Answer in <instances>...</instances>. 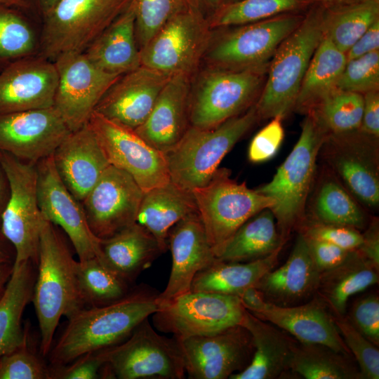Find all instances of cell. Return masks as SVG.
I'll use <instances>...</instances> for the list:
<instances>
[{
    "label": "cell",
    "instance_id": "obj_1",
    "mask_svg": "<svg viewBox=\"0 0 379 379\" xmlns=\"http://www.w3.org/2000/svg\"><path fill=\"white\" fill-rule=\"evenodd\" d=\"M159 294L155 288L141 284L114 302L75 311L67 317L65 327L52 345L47 356L50 365H65L123 342L158 310Z\"/></svg>",
    "mask_w": 379,
    "mask_h": 379
},
{
    "label": "cell",
    "instance_id": "obj_2",
    "mask_svg": "<svg viewBox=\"0 0 379 379\" xmlns=\"http://www.w3.org/2000/svg\"><path fill=\"white\" fill-rule=\"evenodd\" d=\"M70 244L60 227L45 220L32 300L40 330L39 351L44 357L49 354L61 317L84 307L77 285V260Z\"/></svg>",
    "mask_w": 379,
    "mask_h": 379
},
{
    "label": "cell",
    "instance_id": "obj_3",
    "mask_svg": "<svg viewBox=\"0 0 379 379\" xmlns=\"http://www.w3.org/2000/svg\"><path fill=\"white\" fill-rule=\"evenodd\" d=\"M328 135L310 114L293 149L277 168L272 179L255 190L271 198L270 208L276 219L282 241L304 222L306 203L321 145Z\"/></svg>",
    "mask_w": 379,
    "mask_h": 379
},
{
    "label": "cell",
    "instance_id": "obj_4",
    "mask_svg": "<svg viewBox=\"0 0 379 379\" xmlns=\"http://www.w3.org/2000/svg\"><path fill=\"white\" fill-rule=\"evenodd\" d=\"M324 37L321 7L312 9L279 46L255 105L259 118L285 117L294 109L312 57Z\"/></svg>",
    "mask_w": 379,
    "mask_h": 379
},
{
    "label": "cell",
    "instance_id": "obj_5",
    "mask_svg": "<svg viewBox=\"0 0 379 379\" xmlns=\"http://www.w3.org/2000/svg\"><path fill=\"white\" fill-rule=\"evenodd\" d=\"M259 119L253 104L219 126H190L182 138L164 153L171 181L193 190L206 185L225 156Z\"/></svg>",
    "mask_w": 379,
    "mask_h": 379
},
{
    "label": "cell",
    "instance_id": "obj_6",
    "mask_svg": "<svg viewBox=\"0 0 379 379\" xmlns=\"http://www.w3.org/2000/svg\"><path fill=\"white\" fill-rule=\"evenodd\" d=\"M102 378L182 379L186 373L179 340L160 335L143 320L123 342L98 351Z\"/></svg>",
    "mask_w": 379,
    "mask_h": 379
},
{
    "label": "cell",
    "instance_id": "obj_7",
    "mask_svg": "<svg viewBox=\"0 0 379 379\" xmlns=\"http://www.w3.org/2000/svg\"><path fill=\"white\" fill-rule=\"evenodd\" d=\"M131 0H58L47 13L39 34L38 55L55 61L84 53Z\"/></svg>",
    "mask_w": 379,
    "mask_h": 379
},
{
    "label": "cell",
    "instance_id": "obj_8",
    "mask_svg": "<svg viewBox=\"0 0 379 379\" xmlns=\"http://www.w3.org/2000/svg\"><path fill=\"white\" fill-rule=\"evenodd\" d=\"M262 69L205 67L192 79L190 126L211 128L245 112L262 85Z\"/></svg>",
    "mask_w": 379,
    "mask_h": 379
},
{
    "label": "cell",
    "instance_id": "obj_9",
    "mask_svg": "<svg viewBox=\"0 0 379 379\" xmlns=\"http://www.w3.org/2000/svg\"><path fill=\"white\" fill-rule=\"evenodd\" d=\"M192 192L215 255L244 222L274 204L245 182L232 179L226 168H218L206 185Z\"/></svg>",
    "mask_w": 379,
    "mask_h": 379
},
{
    "label": "cell",
    "instance_id": "obj_10",
    "mask_svg": "<svg viewBox=\"0 0 379 379\" xmlns=\"http://www.w3.org/2000/svg\"><path fill=\"white\" fill-rule=\"evenodd\" d=\"M212 36L208 16L188 4L168 20L140 50L141 65L193 77Z\"/></svg>",
    "mask_w": 379,
    "mask_h": 379
},
{
    "label": "cell",
    "instance_id": "obj_11",
    "mask_svg": "<svg viewBox=\"0 0 379 379\" xmlns=\"http://www.w3.org/2000/svg\"><path fill=\"white\" fill-rule=\"evenodd\" d=\"M0 163L9 179L11 194L1 218V229L15 251L13 265L37 263L39 239L45 220L37 196L36 164L0 151Z\"/></svg>",
    "mask_w": 379,
    "mask_h": 379
},
{
    "label": "cell",
    "instance_id": "obj_12",
    "mask_svg": "<svg viewBox=\"0 0 379 379\" xmlns=\"http://www.w3.org/2000/svg\"><path fill=\"white\" fill-rule=\"evenodd\" d=\"M245 312L237 295L190 291L159 305L152 316L158 331L181 340L241 325Z\"/></svg>",
    "mask_w": 379,
    "mask_h": 379
},
{
    "label": "cell",
    "instance_id": "obj_13",
    "mask_svg": "<svg viewBox=\"0 0 379 379\" xmlns=\"http://www.w3.org/2000/svg\"><path fill=\"white\" fill-rule=\"evenodd\" d=\"M303 18L298 15L281 14L240 25L218 39L211 36L202 61L206 67L211 68L262 69Z\"/></svg>",
    "mask_w": 379,
    "mask_h": 379
},
{
    "label": "cell",
    "instance_id": "obj_14",
    "mask_svg": "<svg viewBox=\"0 0 379 379\" xmlns=\"http://www.w3.org/2000/svg\"><path fill=\"white\" fill-rule=\"evenodd\" d=\"M88 124L111 166L129 174L144 192L171 181L163 152L134 129L94 111Z\"/></svg>",
    "mask_w": 379,
    "mask_h": 379
},
{
    "label": "cell",
    "instance_id": "obj_15",
    "mask_svg": "<svg viewBox=\"0 0 379 379\" xmlns=\"http://www.w3.org/2000/svg\"><path fill=\"white\" fill-rule=\"evenodd\" d=\"M378 140L359 130L330 134L319 152L335 177L369 209L379 205Z\"/></svg>",
    "mask_w": 379,
    "mask_h": 379
},
{
    "label": "cell",
    "instance_id": "obj_16",
    "mask_svg": "<svg viewBox=\"0 0 379 379\" xmlns=\"http://www.w3.org/2000/svg\"><path fill=\"white\" fill-rule=\"evenodd\" d=\"M53 62L58 84L53 107L74 131L88 122L100 100L121 75L102 70L84 53L64 54Z\"/></svg>",
    "mask_w": 379,
    "mask_h": 379
},
{
    "label": "cell",
    "instance_id": "obj_17",
    "mask_svg": "<svg viewBox=\"0 0 379 379\" xmlns=\"http://www.w3.org/2000/svg\"><path fill=\"white\" fill-rule=\"evenodd\" d=\"M179 342L185 373L191 379L230 378L248 366L254 352L252 337L241 325Z\"/></svg>",
    "mask_w": 379,
    "mask_h": 379
},
{
    "label": "cell",
    "instance_id": "obj_18",
    "mask_svg": "<svg viewBox=\"0 0 379 379\" xmlns=\"http://www.w3.org/2000/svg\"><path fill=\"white\" fill-rule=\"evenodd\" d=\"M36 168L38 202L44 220L63 231L78 260L100 258V239L91 232L81 203L62 181L52 155L38 161Z\"/></svg>",
    "mask_w": 379,
    "mask_h": 379
},
{
    "label": "cell",
    "instance_id": "obj_19",
    "mask_svg": "<svg viewBox=\"0 0 379 379\" xmlns=\"http://www.w3.org/2000/svg\"><path fill=\"white\" fill-rule=\"evenodd\" d=\"M143 195L129 174L109 165L81 202L91 232L106 239L136 222Z\"/></svg>",
    "mask_w": 379,
    "mask_h": 379
},
{
    "label": "cell",
    "instance_id": "obj_20",
    "mask_svg": "<svg viewBox=\"0 0 379 379\" xmlns=\"http://www.w3.org/2000/svg\"><path fill=\"white\" fill-rule=\"evenodd\" d=\"M70 132L53 107L0 114V151L36 164L51 156Z\"/></svg>",
    "mask_w": 379,
    "mask_h": 379
},
{
    "label": "cell",
    "instance_id": "obj_21",
    "mask_svg": "<svg viewBox=\"0 0 379 379\" xmlns=\"http://www.w3.org/2000/svg\"><path fill=\"white\" fill-rule=\"evenodd\" d=\"M172 76L140 65L121 75L103 95L95 111L135 129L146 120Z\"/></svg>",
    "mask_w": 379,
    "mask_h": 379
},
{
    "label": "cell",
    "instance_id": "obj_22",
    "mask_svg": "<svg viewBox=\"0 0 379 379\" xmlns=\"http://www.w3.org/2000/svg\"><path fill=\"white\" fill-rule=\"evenodd\" d=\"M168 249L171 253V269L166 286L159 294V305L190 292L196 274L217 259L198 212L171 228Z\"/></svg>",
    "mask_w": 379,
    "mask_h": 379
},
{
    "label": "cell",
    "instance_id": "obj_23",
    "mask_svg": "<svg viewBox=\"0 0 379 379\" xmlns=\"http://www.w3.org/2000/svg\"><path fill=\"white\" fill-rule=\"evenodd\" d=\"M58 72L38 55L18 60L0 72V114L53 105Z\"/></svg>",
    "mask_w": 379,
    "mask_h": 379
},
{
    "label": "cell",
    "instance_id": "obj_24",
    "mask_svg": "<svg viewBox=\"0 0 379 379\" xmlns=\"http://www.w3.org/2000/svg\"><path fill=\"white\" fill-rule=\"evenodd\" d=\"M52 157L62 181L80 202L110 165L88 122L71 131Z\"/></svg>",
    "mask_w": 379,
    "mask_h": 379
},
{
    "label": "cell",
    "instance_id": "obj_25",
    "mask_svg": "<svg viewBox=\"0 0 379 379\" xmlns=\"http://www.w3.org/2000/svg\"><path fill=\"white\" fill-rule=\"evenodd\" d=\"M192 79L182 74L173 75L146 120L134 129L147 143L163 153L173 147L190 126Z\"/></svg>",
    "mask_w": 379,
    "mask_h": 379
},
{
    "label": "cell",
    "instance_id": "obj_26",
    "mask_svg": "<svg viewBox=\"0 0 379 379\" xmlns=\"http://www.w3.org/2000/svg\"><path fill=\"white\" fill-rule=\"evenodd\" d=\"M325 307L317 300L291 306L267 301L260 310L251 314L283 329L300 343L323 345L347 357L350 352Z\"/></svg>",
    "mask_w": 379,
    "mask_h": 379
},
{
    "label": "cell",
    "instance_id": "obj_27",
    "mask_svg": "<svg viewBox=\"0 0 379 379\" xmlns=\"http://www.w3.org/2000/svg\"><path fill=\"white\" fill-rule=\"evenodd\" d=\"M320 272L311 256L305 236L300 232L287 260L267 272L255 286L266 300L291 306L317 291Z\"/></svg>",
    "mask_w": 379,
    "mask_h": 379
},
{
    "label": "cell",
    "instance_id": "obj_28",
    "mask_svg": "<svg viewBox=\"0 0 379 379\" xmlns=\"http://www.w3.org/2000/svg\"><path fill=\"white\" fill-rule=\"evenodd\" d=\"M102 70L122 75L141 65L133 0L84 52Z\"/></svg>",
    "mask_w": 379,
    "mask_h": 379
},
{
    "label": "cell",
    "instance_id": "obj_29",
    "mask_svg": "<svg viewBox=\"0 0 379 379\" xmlns=\"http://www.w3.org/2000/svg\"><path fill=\"white\" fill-rule=\"evenodd\" d=\"M100 251L99 258L132 286L139 274L164 253L155 237L137 222L100 239Z\"/></svg>",
    "mask_w": 379,
    "mask_h": 379
},
{
    "label": "cell",
    "instance_id": "obj_30",
    "mask_svg": "<svg viewBox=\"0 0 379 379\" xmlns=\"http://www.w3.org/2000/svg\"><path fill=\"white\" fill-rule=\"evenodd\" d=\"M241 326L250 333L254 352L248 366L230 379H273L289 370L295 342L275 326L263 321L247 310Z\"/></svg>",
    "mask_w": 379,
    "mask_h": 379
},
{
    "label": "cell",
    "instance_id": "obj_31",
    "mask_svg": "<svg viewBox=\"0 0 379 379\" xmlns=\"http://www.w3.org/2000/svg\"><path fill=\"white\" fill-rule=\"evenodd\" d=\"M197 212L192 192L170 181L144 192L136 222L155 237L165 253L171 228Z\"/></svg>",
    "mask_w": 379,
    "mask_h": 379
},
{
    "label": "cell",
    "instance_id": "obj_32",
    "mask_svg": "<svg viewBox=\"0 0 379 379\" xmlns=\"http://www.w3.org/2000/svg\"><path fill=\"white\" fill-rule=\"evenodd\" d=\"M36 275V263L32 260L13 265L0 299V357L20 345L29 334L22 319L32 300Z\"/></svg>",
    "mask_w": 379,
    "mask_h": 379
},
{
    "label": "cell",
    "instance_id": "obj_33",
    "mask_svg": "<svg viewBox=\"0 0 379 379\" xmlns=\"http://www.w3.org/2000/svg\"><path fill=\"white\" fill-rule=\"evenodd\" d=\"M378 270L352 251L340 265L320 273L317 291L334 315H344L349 298L378 283Z\"/></svg>",
    "mask_w": 379,
    "mask_h": 379
},
{
    "label": "cell",
    "instance_id": "obj_34",
    "mask_svg": "<svg viewBox=\"0 0 379 379\" xmlns=\"http://www.w3.org/2000/svg\"><path fill=\"white\" fill-rule=\"evenodd\" d=\"M282 246L262 258L248 262H223L218 259L194 277L190 291L238 295L255 286L276 265Z\"/></svg>",
    "mask_w": 379,
    "mask_h": 379
},
{
    "label": "cell",
    "instance_id": "obj_35",
    "mask_svg": "<svg viewBox=\"0 0 379 379\" xmlns=\"http://www.w3.org/2000/svg\"><path fill=\"white\" fill-rule=\"evenodd\" d=\"M284 244L274 215L266 208L244 222L215 257L223 262H248L266 257Z\"/></svg>",
    "mask_w": 379,
    "mask_h": 379
},
{
    "label": "cell",
    "instance_id": "obj_36",
    "mask_svg": "<svg viewBox=\"0 0 379 379\" xmlns=\"http://www.w3.org/2000/svg\"><path fill=\"white\" fill-rule=\"evenodd\" d=\"M347 63L346 53L324 36L317 47L302 81L294 109L310 113L336 89Z\"/></svg>",
    "mask_w": 379,
    "mask_h": 379
},
{
    "label": "cell",
    "instance_id": "obj_37",
    "mask_svg": "<svg viewBox=\"0 0 379 379\" xmlns=\"http://www.w3.org/2000/svg\"><path fill=\"white\" fill-rule=\"evenodd\" d=\"M321 7L324 36L345 53L379 19V0H351Z\"/></svg>",
    "mask_w": 379,
    "mask_h": 379
},
{
    "label": "cell",
    "instance_id": "obj_38",
    "mask_svg": "<svg viewBox=\"0 0 379 379\" xmlns=\"http://www.w3.org/2000/svg\"><path fill=\"white\" fill-rule=\"evenodd\" d=\"M312 221L361 229L366 216L359 202L331 172L324 173L311 206Z\"/></svg>",
    "mask_w": 379,
    "mask_h": 379
},
{
    "label": "cell",
    "instance_id": "obj_39",
    "mask_svg": "<svg viewBox=\"0 0 379 379\" xmlns=\"http://www.w3.org/2000/svg\"><path fill=\"white\" fill-rule=\"evenodd\" d=\"M345 357L323 345L295 343L289 369L306 379H362Z\"/></svg>",
    "mask_w": 379,
    "mask_h": 379
},
{
    "label": "cell",
    "instance_id": "obj_40",
    "mask_svg": "<svg viewBox=\"0 0 379 379\" xmlns=\"http://www.w3.org/2000/svg\"><path fill=\"white\" fill-rule=\"evenodd\" d=\"M76 274L84 307L114 302L124 297L133 286L98 257L77 260Z\"/></svg>",
    "mask_w": 379,
    "mask_h": 379
},
{
    "label": "cell",
    "instance_id": "obj_41",
    "mask_svg": "<svg viewBox=\"0 0 379 379\" xmlns=\"http://www.w3.org/2000/svg\"><path fill=\"white\" fill-rule=\"evenodd\" d=\"M309 4L307 0H238L221 4L208 20L211 29L243 25L298 10Z\"/></svg>",
    "mask_w": 379,
    "mask_h": 379
},
{
    "label": "cell",
    "instance_id": "obj_42",
    "mask_svg": "<svg viewBox=\"0 0 379 379\" xmlns=\"http://www.w3.org/2000/svg\"><path fill=\"white\" fill-rule=\"evenodd\" d=\"M363 105V94L336 88L308 114L328 135L343 134L359 130Z\"/></svg>",
    "mask_w": 379,
    "mask_h": 379
},
{
    "label": "cell",
    "instance_id": "obj_43",
    "mask_svg": "<svg viewBox=\"0 0 379 379\" xmlns=\"http://www.w3.org/2000/svg\"><path fill=\"white\" fill-rule=\"evenodd\" d=\"M39 35L9 6L0 4V72L13 62L38 54Z\"/></svg>",
    "mask_w": 379,
    "mask_h": 379
},
{
    "label": "cell",
    "instance_id": "obj_44",
    "mask_svg": "<svg viewBox=\"0 0 379 379\" xmlns=\"http://www.w3.org/2000/svg\"><path fill=\"white\" fill-rule=\"evenodd\" d=\"M133 3L140 50L168 20L190 4L188 0H133Z\"/></svg>",
    "mask_w": 379,
    "mask_h": 379
},
{
    "label": "cell",
    "instance_id": "obj_45",
    "mask_svg": "<svg viewBox=\"0 0 379 379\" xmlns=\"http://www.w3.org/2000/svg\"><path fill=\"white\" fill-rule=\"evenodd\" d=\"M29 342L28 334L20 345L0 357V379H51L50 366Z\"/></svg>",
    "mask_w": 379,
    "mask_h": 379
},
{
    "label": "cell",
    "instance_id": "obj_46",
    "mask_svg": "<svg viewBox=\"0 0 379 379\" xmlns=\"http://www.w3.org/2000/svg\"><path fill=\"white\" fill-rule=\"evenodd\" d=\"M345 345L356 359L363 378H379V350L344 315L331 314Z\"/></svg>",
    "mask_w": 379,
    "mask_h": 379
},
{
    "label": "cell",
    "instance_id": "obj_47",
    "mask_svg": "<svg viewBox=\"0 0 379 379\" xmlns=\"http://www.w3.org/2000/svg\"><path fill=\"white\" fill-rule=\"evenodd\" d=\"M379 51L347 60L337 81V89L364 94L378 91Z\"/></svg>",
    "mask_w": 379,
    "mask_h": 379
},
{
    "label": "cell",
    "instance_id": "obj_48",
    "mask_svg": "<svg viewBox=\"0 0 379 379\" xmlns=\"http://www.w3.org/2000/svg\"><path fill=\"white\" fill-rule=\"evenodd\" d=\"M305 237L325 241L348 251L357 250L362 242V234L356 228L308 220L301 225Z\"/></svg>",
    "mask_w": 379,
    "mask_h": 379
},
{
    "label": "cell",
    "instance_id": "obj_49",
    "mask_svg": "<svg viewBox=\"0 0 379 379\" xmlns=\"http://www.w3.org/2000/svg\"><path fill=\"white\" fill-rule=\"evenodd\" d=\"M281 117H274L253 138L248 149V158L253 163L267 161L274 157L284 140Z\"/></svg>",
    "mask_w": 379,
    "mask_h": 379
},
{
    "label": "cell",
    "instance_id": "obj_50",
    "mask_svg": "<svg viewBox=\"0 0 379 379\" xmlns=\"http://www.w3.org/2000/svg\"><path fill=\"white\" fill-rule=\"evenodd\" d=\"M352 324L377 347L379 345V298L369 295L353 305L350 318Z\"/></svg>",
    "mask_w": 379,
    "mask_h": 379
},
{
    "label": "cell",
    "instance_id": "obj_51",
    "mask_svg": "<svg viewBox=\"0 0 379 379\" xmlns=\"http://www.w3.org/2000/svg\"><path fill=\"white\" fill-rule=\"evenodd\" d=\"M103 361L98 352L84 354L62 366H51V379L102 378Z\"/></svg>",
    "mask_w": 379,
    "mask_h": 379
},
{
    "label": "cell",
    "instance_id": "obj_52",
    "mask_svg": "<svg viewBox=\"0 0 379 379\" xmlns=\"http://www.w3.org/2000/svg\"><path fill=\"white\" fill-rule=\"evenodd\" d=\"M305 237L312 260L320 273L343 263L352 251L325 241Z\"/></svg>",
    "mask_w": 379,
    "mask_h": 379
},
{
    "label": "cell",
    "instance_id": "obj_53",
    "mask_svg": "<svg viewBox=\"0 0 379 379\" xmlns=\"http://www.w3.org/2000/svg\"><path fill=\"white\" fill-rule=\"evenodd\" d=\"M364 105L359 131L378 138L379 137V93L373 91L363 94Z\"/></svg>",
    "mask_w": 379,
    "mask_h": 379
},
{
    "label": "cell",
    "instance_id": "obj_54",
    "mask_svg": "<svg viewBox=\"0 0 379 379\" xmlns=\"http://www.w3.org/2000/svg\"><path fill=\"white\" fill-rule=\"evenodd\" d=\"M379 51V19L355 41L346 53L347 60Z\"/></svg>",
    "mask_w": 379,
    "mask_h": 379
},
{
    "label": "cell",
    "instance_id": "obj_55",
    "mask_svg": "<svg viewBox=\"0 0 379 379\" xmlns=\"http://www.w3.org/2000/svg\"><path fill=\"white\" fill-rule=\"evenodd\" d=\"M359 253L376 268L379 269L378 221L374 219L362 234V242L357 250Z\"/></svg>",
    "mask_w": 379,
    "mask_h": 379
},
{
    "label": "cell",
    "instance_id": "obj_56",
    "mask_svg": "<svg viewBox=\"0 0 379 379\" xmlns=\"http://www.w3.org/2000/svg\"><path fill=\"white\" fill-rule=\"evenodd\" d=\"M237 296L244 308L251 313L260 310L267 302L263 293L255 286L247 288Z\"/></svg>",
    "mask_w": 379,
    "mask_h": 379
},
{
    "label": "cell",
    "instance_id": "obj_57",
    "mask_svg": "<svg viewBox=\"0 0 379 379\" xmlns=\"http://www.w3.org/2000/svg\"><path fill=\"white\" fill-rule=\"evenodd\" d=\"M15 260V248L3 234L0 225V265L14 264Z\"/></svg>",
    "mask_w": 379,
    "mask_h": 379
},
{
    "label": "cell",
    "instance_id": "obj_58",
    "mask_svg": "<svg viewBox=\"0 0 379 379\" xmlns=\"http://www.w3.org/2000/svg\"><path fill=\"white\" fill-rule=\"evenodd\" d=\"M11 194V186L7 174L0 163V223Z\"/></svg>",
    "mask_w": 379,
    "mask_h": 379
},
{
    "label": "cell",
    "instance_id": "obj_59",
    "mask_svg": "<svg viewBox=\"0 0 379 379\" xmlns=\"http://www.w3.org/2000/svg\"><path fill=\"white\" fill-rule=\"evenodd\" d=\"M190 4L200 8L207 16L222 4L225 0H188Z\"/></svg>",
    "mask_w": 379,
    "mask_h": 379
},
{
    "label": "cell",
    "instance_id": "obj_60",
    "mask_svg": "<svg viewBox=\"0 0 379 379\" xmlns=\"http://www.w3.org/2000/svg\"><path fill=\"white\" fill-rule=\"evenodd\" d=\"M13 271V264L0 265V299Z\"/></svg>",
    "mask_w": 379,
    "mask_h": 379
},
{
    "label": "cell",
    "instance_id": "obj_61",
    "mask_svg": "<svg viewBox=\"0 0 379 379\" xmlns=\"http://www.w3.org/2000/svg\"><path fill=\"white\" fill-rule=\"evenodd\" d=\"M309 3H317L323 6H329L345 3L351 0H307Z\"/></svg>",
    "mask_w": 379,
    "mask_h": 379
},
{
    "label": "cell",
    "instance_id": "obj_62",
    "mask_svg": "<svg viewBox=\"0 0 379 379\" xmlns=\"http://www.w3.org/2000/svg\"><path fill=\"white\" fill-rule=\"evenodd\" d=\"M45 11L48 13L57 3L58 0H41Z\"/></svg>",
    "mask_w": 379,
    "mask_h": 379
},
{
    "label": "cell",
    "instance_id": "obj_63",
    "mask_svg": "<svg viewBox=\"0 0 379 379\" xmlns=\"http://www.w3.org/2000/svg\"><path fill=\"white\" fill-rule=\"evenodd\" d=\"M20 2H21V0H0V4L6 6L20 4Z\"/></svg>",
    "mask_w": 379,
    "mask_h": 379
},
{
    "label": "cell",
    "instance_id": "obj_64",
    "mask_svg": "<svg viewBox=\"0 0 379 379\" xmlns=\"http://www.w3.org/2000/svg\"><path fill=\"white\" fill-rule=\"evenodd\" d=\"M238 1V0H225L224 3H230V2H234V1Z\"/></svg>",
    "mask_w": 379,
    "mask_h": 379
}]
</instances>
